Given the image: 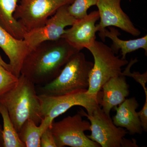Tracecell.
I'll list each match as a JSON object with an SVG mask.
<instances>
[{
  "label": "cell",
  "mask_w": 147,
  "mask_h": 147,
  "mask_svg": "<svg viewBox=\"0 0 147 147\" xmlns=\"http://www.w3.org/2000/svg\"><path fill=\"white\" fill-rule=\"evenodd\" d=\"M78 52L63 38L42 42L27 55L21 74L34 84L45 85L57 77L72 55Z\"/></svg>",
  "instance_id": "obj_1"
},
{
  "label": "cell",
  "mask_w": 147,
  "mask_h": 147,
  "mask_svg": "<svg viewBox=\"0 0 147 147\" xmlns=\"http://www.w3.org/2000/svg\"><path fill=\"white\" fill-rule=\"evenodd\" d=\"M68 5L59 9L42 26L27 32L24 40L30 51L42 42L61 38L66 31L65 28L72 26L76 19L69 12Z\"/></svg>",
  "instance_id": "obj_9"
},
{
  "label": "cell",
  "mask_w": 147,
  "mask_h": 147,
  "mask_svg": "<svg viewBox=\"0 0 147 147\" xmlns=\"http://www.w3.org/2000/svg\"><path fill=\"white\" fill-rule=\"evenodd\" d=\"M87 49L92 55L94 63L90 73L86 92L98 97L102 86L111 78L121 74L122 67L128 62L116 56L110 47L96 40Z\"/></svg>",
  "instance_id": "obj_4"
},
{
  "label": "cell",
  "mask_w": 147,
  "mask_h": 147,
  "mask_svg": "<svg viewBox=\"0 0 147 147\" xmlns=\"http://www.w3.org/2000/svg\"><path fill=\"white\" fill-rule=\"evenodd\" d=\"M0 113L3 120V147H26L21 141L18 133L10 118L7 109L0 102Z\"/></svg>",
  "instance_id": "obj_18"
},
{
  "label": "cell",
  "mask_w": 147,
  "mask_h": 147,
  "mask_svg": "<svg viewBox=\"0 0 147 147\" xmlns=\"http://www.w3.org/2000/svg\"><path fill=\"white\" fill-rule=\"evenodd\" d=\"M19 1L0 0V25L14 37L24 39L27 32L13 16Z\"/></svg>",
  "instance_id": "obj_15"
},
{
  "label": "cell",
  "mask_w": 147,
  "mask_h": 147,
  "mask_svg": "<svg viewBox=\"0 0 147 147\" xmlns=\"http://www.w3.org/2000/svg\"><path fill=\"white\" fill-rule=\"evenodd\" d=\"M100 18L98 11H92L83 18L75 19L70 28L66 30L61 38L80 52L92 45L96 40V23Z\"/></svg>",
  "instance_id": "obj_11"
},
{
  "label": "cell",
  "mask_w": 147,
  "mask_h": 147,
  "mask_svg": "<svg viewBox=\"0 0 147 147\" xmlns=\"http://www.w3.org/2000/svg\"><path fill=\"white\" fill-rule=\"evenodd\" d=\"M121 147H138L137 144L136 140L134 139L131 140H128L124 138L121 144Z\"/></svg>",
  "instance_id": "obj_24"
},
{
  "label": "cell",
  "mask_w": 147,
  "mask_h": 147,
  "mask_svg": "<svg viewBox=\"0 0 147 147\" xmlns=\"http://www.w3.org/2000/svg\"><path fill=\"white\" fill-rule=\"evenodd\" d=\"M0 47L9 58L11 72L18 78L24 61L30 52L27 42L14 37L0 25Z\"/></svg>",
  "instance_id": "obj_12"
},
{
  "label": "cell",
  "mask_w": 147,
  "mask_h": 147,
  "mask_svg": "<svg viewBox=\"0 0 147 147\" xmlns=\"http://www.w3.org/2000/svg\"><path fill=\"white\" fill-rule=\"evenodd\" d=\"M139 106L135 97L125 99L114 108L116 114L112 119L113 123L117 126L126 128L130 134H142L143 129L136 111Z\"/></svg>",
  "instance_id": "obj_14"
},
{
  "label": "cell",
  "mask_w": 147,
  "mask_h": 147,
  "mask_svg": "<svg viewBox=\"0 0 147 147\" xmlns=\"http://www.w3.org/2000/svg\"><path fill=\"white\" fill-rule=\"evenodd\" d=\"M82 117L78 113L59 121H53L50 129L57 147H100L85 134V131L90 130V123Z\"/></svg>",
  "instance_id": "obj_6"
},
{
  "label": "cell",
  "mask_w": 147,
  "mask_h": 147,
  "mask_svg": "<svg viewBox=\"0 0 147 147\" xmlns=\"http://www.w3.org/2000/svg\"><path fill=\"white\" fill-rule=\"evenodd\" d=\"M137 114L141 121V125L143 131H147V99H146L144 105L142 110Z\"/></svg>",
  "instance_id": "obj_23"
},
{
  "label": "cell",
  "mask_w": 147,
  "mask_h": 147,
  "mask_svg": "<svg viewBox=\"0 0 147 147\" xmlns=\"http://www.w3.org/2000/svg\"><path fill=\"white\" fill-rule=\"evenodd\" d=\"M18 78L0 65V97L16 85Z\"/></svg>",
  "instance_id": "obj_20"
},
{
  "label": "cell",
  "mask_w": 147,
  "mask_h": 147,
  "mask_svg": "<svg viewBox=\"0 0 147 147\" xmlns=\"http://www.w3.org/2000/svg\"><path fill=\"white\" fill-rule=\"evenodd\" d=\"M110 30L105 29L104 30V38L108 37L112 40L113 43L110 48L115 54H117L119 50H121V59H126V55L128 53L142 48L147 53V36L140 38L129 40H123L119 38V33L114 28H109Z\"/></svg>",
  "instance_id": "obj_16"
},
{
  "label": "cell",
  "mask_w": 147,
  "mask_h": 147,
  "mask_svg": "<svg viewBox=\"0 0 147 147\" xmlns=\"http://www.w3.org/2000/svg\"><path fill=\"white\" fill-rule=\"evenodd\" d=\"M121 0H98L96 5L98 8L100 19L96 25L97 32L103 41L104 30L106 28L114 26L134 36H138L141 32L134 26L129 17L124 12L121 6Z\"/></svg>",
  "instance_id": "obj_10"
},
{
  "label": "cell",
  "mask_w": 147,
  "mask_h": 147,
  "mask_svg": "<svg viewBox=\"0 0 147 147\" xmlns=\"http://www.w3.org/2000/svg\"><path fill=\"white\" fill-rule=\"evenodd\" d=\"M129 88L125 76L122 74L111 78L102 86V98L99 104L106 115L110 116L111 110L126 99L129 94Z\"/></svg>",
  "instance_id": "obj_13"
},
{
  "label": "cell",
  "mask_w": 147,
  "mask_h": 147,
  "mask_svg": "<svg viewBox=\"0 0 147 147\" xmlns=\"http://www.w3.org/2000/svg\"><path fill=\"white\" fill-rule=\"evenodd\" d=\"M78 113L90 121L91 134L87 135L88 138L101 147H121L123 140L127 134L126 130L115 125L110 116L104 113L100 105L91 115L87 114L82 108Z\"/></svg>",
  "instance_id": "obj_8"
},
{
  "label": "cell",
  "mask_w": 147,
  "mask_h": 147,
  "mask_svg": "<svg viewBox=\"0 0 147 147\" xmlns=\"http://www.w3.org/2000/svg\"><path fill=\"white\" fill-rule=\"evenodd\" d=\"M137 61H138V60L137 59L131 60L129 63L128 65L125 68L124 71L122 72V74L125 76H128L132 77L136 82L141 84L144 91L146 98H147V89L146 86V83L147 82V71L143 74H141L139 72L134 71L133 73H131L130 71V67H131V66Z\"/></svg>",
  "instance_id": "obj_21"
},
{
  "label": "cell",
  "mask_w": 147,
  "mask_h": 147,
  "mask_svg": "<svg viewBox=\"0 0 147 147\" xmlns=\"http://www.w3.org/2000/svg\"><path fill=\"white\" fill-rule=\"evenodd\" d=\"M74 0H19L13 16L27 32L45 24L61 7Z\"/></svg>",
  "instance_id": "obj_7"
},
{
  "label": "cell",
  "mask_w": 147,
  "mask_h": 147,
  "mask_svg": "<svg viewBox=\"0 0 147 147\" xmlns=\"http://www.w3.org/2000/svg\"><path fill=\"white\" fill-rule=\"evenodd\" d=\"M98 0H74L68 5L69 12L75 19L81 18L88 15L87 11L91 7L96 5Z\"/></svg>",
  "instance_id": "obj_19"
},
{
  "label": "cell",
  "mask_w": 147,
  "mask_h": 147,
  "mask_svg": "<svg viewBox=\"0 0 147 147\" xmlns=\"http://www.w3.org/2000/svg\"><path fill=\"white\" fill-rule=\"evenodd\" d=\"M1 113H0V117H1ZM2 129L1 125V123H0V147H3V141L2 136Z\"/></svg>",
  "instance_id": "obj_26"
},
{
  "label": "cell",
  "mask_w": 147,
  "mask_h": 147,
  "mask_svg": "<svg viewBox=\"0 0 147 147\" xmlns=\"http://www.w3.org/2000/svg\"><path fill=\"white\" fill-rule=\"evenodd\" d=\"M93 65L84 53L74 54L64 66L60 73L52 82L40 86L39 94L57 96L77 90H87L90 74Z\"/></svg>",
  "instance_id": "obj_3"
},
{
  "label": "cell",
  "mask_w": 147,
  "mask_h": 147,
  "mask_svg": "<svg viewBox=\"0 0 147 147\" xmlns=\"http://www.w3.org/2000/svg\"><path fill=\"white\" fill-rule=\"evenodd\" d=\"M52 123L47 117L42 118L39 126L32 120L28 119L18 132L19 138L26 147H40L41 135L45 129L51 127Z\"/></svg>",
  "instance_id": "obj_17"
},
{
  "label": "cell",
  "mask_w": 147,
  "mask_h": 147,
  "mask_svg": "<svg viewBox=\"0 0 147 147\" xmlns=\"http://www.w3.org/2000/svg\"><path fill=\"white\" fill-rule=\"evenodd\" d=\"M87 90H77L60 95L38 94L42 118L48 117L53 123L56 117L75 106L84 107L87 110V114L91 115L99 105L100 99L98 96L95 97L87 93Z\"/></svg>",
  "instance_id": "obj_5"
},
{
  "label": "cell",
  "mask_w": 147,
  "mask_h": 147,
  "mask_svg": "<svg viewBox=\"0 0 147 147\" xmlns=\"http://www.w3.org/2000/svg\"><path fill=\"white\" fill-rule=\"evenodd\" d=\"M0 65H1L7 70L11 72V68L10 65L9 64V63H6L4 61L1 55H0Z\"/></svg>",
  "instance_id": "obj_25"
},
{
  "label": "cell",
  "mask_w": 147,
  "mask_h": 147,
  "mask_svg": "<svg viewBox=\"0 0 147 147\" xmlns=\"http://www.w3.org/2000/svg\"><path fill=\"white\" fill-rule=\"evenodd\" d=\"M40 147H57L50 127L45 129L40 138Z\"/></svg>",
  "instance_id": "obj_22"
},
{
  "label": "cell",
  "mask_w": 147,
  "mask_h": 147,
  "mask_svg": "<svg viewBox=\"0 0 147 147\" xmlns=\"http://www.w3.org/2000/svg\"><path fill=\"white\" fill-rule=\"evenodd\" d=\"M34 85L21 74L16 85L0 97V102L7 109L18 133L28 119L32 120L37 125L42 119L40 102Z\"/></svg>",
  "instance_id": "obj_2"
}]
</instances>
